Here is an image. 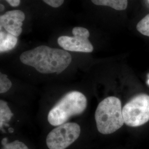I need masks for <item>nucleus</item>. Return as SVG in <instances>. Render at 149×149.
Segmentation results:
<instances>
[{"mask_svg":"<svg viewBox=\"0 0 149 149\" xmlns=\"http://www.w3.org/2000/svg\"><path fill=\"white\" fill-rule=\"evenodd\" d=\"M13 116V113L7 104V103L4 100L0 101V128L2 129L4 125L11 120Z\"/></svg>","mask_w":149,"mask_h":149,"instance_id":"obj_10","label":"nucleus"},{"mask_svg":"<svg viewBox=\"0 0 149 149\" xmlns=\"http://www.w3.org/2000/svg\"><path fill=\"white\" fill-rule=\"evenodd\" d=\"M147 83L148 84V85H149V74L148 75V81H147Z\"/></svg>","mask_w":149,"mask_h":149,"instance_id":"obj_17","label":"nucleus"},{"mask_svg":"<svg viewBox=\"0 0 149 149\" xmlns=\"http://www.w3.org/2000/svg\"><path fill=\"white\" fill-rule=\"evenodd\" d=\"M124 124L131 127L143 125L149 120V96L138 95L127 102L122 109Z\"/></svg>","mask_w":149,"mask_h":149,"instance_id":"obj_4","label":"nucleus"},{"mask_svg":"<svg viewBox=\"0 0 149 149\" xmlns=\"http://www.w3.org/2000/svg\"><path fill=\"white\" fill-rule=\"evenodd\" d=\"M19 59L41 74H59L69 67L72 56L65 50L40 45L23 52Z\"/></svg>","mask_w":149,"mask_h":149,"instance_id":"obj_1","label":"nucleus"},{"mask_svg":"<svg viewBox=\"0 0 149 149\" xmlns=\"http://www.w3.org/2000/svg\"><path fill=\"white\" fill-rule=\"evenodd\" d=\"M18 42L17 37L1 31L0 32V52L4 53L15 48Z\"/></svg>","mask_w":149,"mask_h":149,"instance_id":"obj_8","label":"nucleus"},{"mask_svg":"<svg viewBox=\"0 0 149 149\" xmlns=\"http://www.w3.org/2000/svg\"><path fill=\"white\" fill-rule=\"evenodd\" d=\"M80 125L76 123H65L53 129L46 139L49 149H65L79 138Z\"/></svg>","mask_w":149,"mask_h":149,"instance_id":"obj_5","label":"nucleus"},{"mask_svg":"<svg viewBox=\"0 0 149 149\" xmlns=\"http://www.w3.org/2000/svg\"><path fill=\"white\" fill-rule=\"evenodd\" d=\"M7 139L2 140V144L3 145V147L2 149H29L26 144L19 140H15L10 143H7Z\"/></svg>","mask_w":149,"mask_h":149,"instance_id":"obj_12","label":"nucleus"},{"mask_svg":"<svg viewBox=\"0 0 149 149\" xmlns=\"http://www.w3.org/2000/svg\"><path fill=\"white\" fill-rule=\"evenodd\" d=\"M95 5L108 6L117 11L125 10L128 6V0H91Z\"/></svg>","mask_w":149,"mask_h":149,"instance_id":"obj_9","label":"nucleus"},{"mask_svg":"<svg viewBox=\"0 0 149 149\" xmlns=\"http://www.w3.org/2000/svg\"><path fill=\"white\" fill-rule=\"evenodd\" d=\"M5 1L8 3L10 5L13 7L18 6L21 3V0H5Z\"/></svg>","mask_w":149,"mask_h":149,"instance_id":"obj_15","label":"nucleus"},{"mask_svg":"<svg viewBox=\"0 0 149 149\" xmlns=\"http://www.w3.org/2000/svg\"><path fill=\"white\" fill-rule=\"evenodd\" d=\"M136 29L142 34L149 37V14L139 22L136 25Z\"/></svg>","mask_w":149,"mask_h":149,"instance_id":"obj_11","label":"nucleus"},{"mask_svg":"<svg viewBox=\"0 0 149 149\" xmlns=\"http://www.w3.org/2000/svg\"><path fill=\"white\" fill-rule=\"evenodd\" d=\"M25 18L24 13L21 10L7 11L0 16L1 31L3 28L7 33L17 37L22 32V27Z\"/></svg>","mask_w":149,"mask_h":149,"instance_id":"obj_7","label":"nucleus"},{"mask_svg":"<svg viewBox=\"0 0 149 149\" xmlns=\"http://www.w3.org/2000/svg\"><path fill=\"white\" fill-rule=\"evenodd\" d=\"M12 86L11 81L7 77V76L2 73H0V93H5L11 88Z\"/></svg>","mask_w":149,"mask_h":149,"instance_id":"obj_13","label":"nucleus"},{"mask_svg":"<svg viewBox=\"0 0 149 149\" xmlns=\"http://www.w3.org/2000/svg\"><path fill=\"white\" fill-rule=\"evenodd\" d=\"M95 117L100 133L107 135L116 132L124 124L120 100L113 96L107 97L98 104Z\"/></svg>","mask_w":149,"mask_h":149,"instance_id":"obj_2","label":"nucleus"},{"mask_svg":"<svg viewBox=\"0 0 149 149\" xmlns=\"http://www.w3.org/2000/svg\"><path fill=\"white\" fill-rule=\"evenodd\" d=\"M87 104V98L82 93L76 91L70 92L50 109L48 113V122L55 127L63 124L70 118L84 112Z\"/></svg>","mask_w":149,"mask_h":149,"instance_id":"obj_3","label":"nucleus"},{"mask_svg":"<svg viewBox=\"0 0 149 149\" xmlns=\"http://www.w3.org/2000/svg\"><path fill=\"white\" fill-rule=\"evenodd\" d=\"M46 4L53 8H58L62 5L64 0H42Z\"/></svg>","mask_w":149,"mask_h":149,"instance_id":"obj_14","label":"nucleus"},{"mask_svg":"<svg viewBox=\"0 0 149 149\" xmlns=\"http://www.w3.org/2000/svg\"><path fill=\"white\" fill-rule=\"evenodd\" d=\"M0 6H1V12H3V11L5 10V6L2 5V4H1Z\"/></svg>","mask_w":149,"mask_h":149,"instance_id":"obj_16","label":"nucleus"},{"mask_svg":"<svg viewBox=\"0 0 149 149\" xmlns=\"http://www.w3.org/2000/svg\"><path fill=\"white\" fill-rule=\"evenodd\" d=\"M73 37L63 36L58 38V43L60 47L66 51L91 53L93 47L89 40L90 34L84 27H75L72 29Z\"/></svg>","mask_w":149,"mask_h":149,"instance_id":"obj_6","label":"nucleus"}]
</instances>
